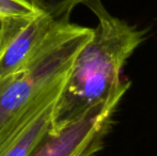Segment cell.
<instances>
[{
  "instance_id": "1",
  "label": "cell",
  "mask_w": 157,
  "mask_h": 156,
  "mask_svg": "<svg viewBox=\"0 0 157 156\" xmlns=\"http://www.w3.org/2000/svg\"><path fill=\"white\" fill-rule=\"evenodd\" d=\"M98 24L75 58L55 104L50 131L56 133L86 115L121 83L123 67L144 40L145 32L114 17L106 9L97 12Z\"/></svg>"
},
{
  "instance_id": "2",
  "label": "cell",
  "mask_w": 157,
  "mask_h": 156,
  "mask_svg": "<svg viewBox=\"0 0 157 156\" xmlns=\"http://www.w3.org/2000/svg\"><path fill=\"white\" fill-rule=\"evenodd\" d=\"M92 34L93 28L62 21L25 69L0 79V150L57 102L77 54Z\"/></svg>"
},
{
  "instance_id": "3",
  "label": "cell",
  "mask_w": 157,
  "mask_h": 156,
  "mask_svg": "<svg viewBox=\"0 0 157 156\" xmlns=\"http://www.w3.org/2000/svg\"><path fill=\"white\" fill-rule=\"evenodd\" d=\"M130 81L123 79L106 100L59 131H49L29 156H95L101 150Z\"/></svg>"
},
{
  "instance_id": "4",
  "label": "cell",
  "mask_w": 157,
  "mask_h": 156,
  "mask_svg": "<svg viewBox=\"0 0 157 156\" xmlns=\"http://www.w3.org/2000/svg\"><path fill=\"white\" fill-rule=\"evenodd\" d=\"M62 21L39 12L31 17L3 18L0 30V79L25 69L52 30Z\"/></svg>"
},
{
  "instance_id": "5",
  "label": "cell",
  "mask_w": 157,
  "mask_h": 156,
  "mask_svg": "<svg viewBox=\"0 0 157 156\" xmlns=\"http://www.w3.org/2000/svg\"><path fill=\"white\" fill-rule=\"evenodd\" d=\"M55 104L49 105L0 150V156H29L52 128Z\"/></svg>"
},
{
  "instance_id": "6",
  "label": "cell",
  "mask_w": 157,
  "mask_h": 156,
  "mask_svg": "<svg viewBox=\"0 0 157 156\" xmlns=\"http://www.w3.org/2000/svg\"><path fill=\"white\" fill-rule=\"evenodd\" d=\"M37 9L44 13H47L58 21H70V16L75 6L83 4L93 13L101 10L105 6L101 0H29Z\"/></svg>"
},
{
  "instance_id": "7",
  "label": "cell",
  "mask_w": 157,
  "mask_h": 156,
  "mask_svg": "<svg viewBox=\"0 0 157 156\" xmlns=\"http://www.w3.org/2000/svg\"><path fill=\"white\" fill-rule=\"evenodd\" d=\"M41 12L29 0H0V18L31 17Z\"/></svg>"
},
{
  "instance_id": "8",
  "label": "cell",
  "mask_w": 157,
  "mask_h": 156,
  "mask_svg": "<svg viewBox=\"0 0 157 156\" xmlns=\"http://www.w3.org/2000/svg\"><path fill=\"white\" fill-rule=\"evenodd\" d=\"M1 23H2V19L0 18V30H1Z\"/></svg>"
}]
</instances>
